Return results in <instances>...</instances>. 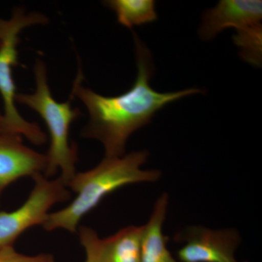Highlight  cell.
Masks as SVG:
<instances>
[{"label":"cell","mask_w":262,"mask_h":262,"mask_svg":"<svg viewBox=\"0 0 262 262\" xmlns=\"http://www.w3.org/2000/svg\"><path fill=\"white\" fill-rule=\"evenodd\" d=\"M36 88L31 94H17L16 101L35 111L46 122L51 144L47 155L46 177H53L60 170L59 178L68 184L75 177L77 161V147L70 141L72 122L80 116L78 108H74L70 101L58 102L52 96L48 85L47 70L44 62L37 59L34 68Z\"/></svg>","instance_id":"cell-3"},{"label":"cell","mask_w":262,"mask_h":262,"mask_svg":"<svg viewBox=\"0 0 262 262\" xmlns=\"http://www.w3.org/2000/svg\"><path fill=\"white\" fill-rule=\"evenodd\" d=\"M148 155L147 151L141 150L120 158L105 157L95 168L76 173L67 184L76 193L75 198L63 209L49 213L43 228L48 232L63 229L75 233L82 218L108 194L130 184L158 180L160 170L141 169Z\"/></svg>","instance_id":"cell-2"},{"label":"cell","mask_w":262,"mask_h":262,"mask_svg":"<svg viewBox=\"0 0 262 262\" xmlns=\"http://www.w3.org/2000/svg\"><path fill=\"white\" fill-rule=\"evenodd\" d=\"M168 205V194L164 193L155 203L149 222L143 226L141 262H178L168 251V237L163 232Z\"/></svg>","instance_id":"cell-9"},{"label":"cell","mask_w":262,"mask_h":262,"mask_svg":"<svg viewBox=\"0 0 262 262\" xmlns=\"http://www.w3.org/2000/svg\"><path fill=\"white\" fill-rule=\"evenodd\" d=\"M0 262H56L53 255L40 253L27 256L17 252L13 246L0 249Z\"/></svg>","instance_id":"cell-13"},{"label":"cell","mask_w":262,"mask_h":262,"mask_svg":"<svg viewBox=\"0 0 262 262\" xmlns=\"http://www.w3.org/2000/svg\"><path fill=\"white\" fill-rule=\"evenodd\" d=\"M143 226H128L113 235L100 239L98 262H141Z\"/></svg>","instance_id":"cell-10"},{"label":"cell","mask_w":262,"mask_h":262,"mask_svg":"<svg viewBox=\"0 0 262 262\" xmlns=\"http://www.w3.org/2000/svg\"><path fill=\"white\" fill-rule=\"evenodd\" d=\"M262 2L258 0H221L203 15L199 34L204 40L214 38L224 29L237 31L234 42L261 36Z\"/></svg>","instance_id":"cell-6"},{"label":"cell","mask_w":262,"mask_h":262,"mask_svg":"<svg viewBox=\"0 0 262 262\" xmlns=\"http://www.w3.org/2000/svg\"><path fill=\"white\" fill-rule=\"evenodd\" d=\"M79 237L80 244L86 253L85 262H98L97 250L100 238L97 232L89 227H80Z\"/></svg>","instance_id":"cell-12"},{"label":"cell","mask_w":262,"mask_h":262,"mask_svg":"<svg viewBox=\"0 0 262 262\" xmlns=\"http://www.w3.org/2000/svg\"><path fill=\"white\" fill-rule=\"evenodd\" d=\"M46 166V155L24 145L21 136L0 134V196L15 181L44 173Z\"/></svg>","instance_id":"cell-8"},{"label":"cell","mask_w":262,"mask_h":262,"mask_svg":"<svg viewBox=\"0 0 262 262\" xmlns=\"http://www.w3.org/2000/svg\"><path fill=\"white\" fill-rule=\"evenodd\" d=\"M32 179L34 188L27 201L14 211H0V249L13 246L27 229L43 225L52 207L70 199L68 187L61 179H47L42 174Z\"/></svg>","instance_id":"cell-5"},{"label":"cell","mask_w":262,"mask_h":262,"mask_svg":"<svg viewBox=\"0 0 262 262\" xmlns=\"http://www.w3.org/2000/svg\"><path fill=\"white\" fill-rule=\"evenodd\" d=\"M47 22L44 15L27 13L20 8H15L9 19L0 18V95L4 105L3 116L12 132L24 136L36 145L44 144L47 136L37 124L26 120L17 110L13 68L18 65L19 34L27 27Z\"/></svg>","instance_id":"cell-4"},{"label":"cell","mask_w":262,"mask_h":262,"mask_svg":"<svg viewBox=\"0 0 262 262\" xmlns=\"http://www.w3.org/2000/svg\"><path fill=\"white\" fill-rule=\"evenodd\" d=\"M184 246L178 252L180 262H237L234 252L241 241L234 229L188 227L175 236Z\"/></svg>","instance_id":"cell-7"},{"label":"cell","mask_w":262,"mask_h":262,"mask_svg":"<svg viewBox=\"0 0 262 262\" xmlns=\"http://www.w3.org/2000/svg\"><path fill=\"white\" fill-rule=\"evenodd\" d=\"M104 5L116 13L119 23L127 28L151 23L158 18L153 0H108Z\"/></svg>","instance_id":"cell-11"},{"label":"cell","mask_w":262,"mask_h":262,"mask_svg":"<svg viewBox=\"0 0 262 262\" xmlns=\"http://www.w3.org/2000/svg\"><path fill=\"white\" fill-rule=\"evenodd\" d=\"M3 133H12V134H14V133L12 132V130H10L3 114L0 113V134H3Z\"/></svg>","instance_id":"cell-14"},{"label":"cell","mask_w":262,"mask_h":262,"mask_svg":"<svg viewBox=\"0 0 262 262\" xmlns=\"http://www.w3.org/2000/svg\"><path fill=\"white\" fill-rule=\"evenodd\" d=\"M138 73L132 87L124 94L105 96L82 85L79 69L72 88V96L83 103L89 115V123L82 131L86 139L103 144L106 158L125 155L127 139L134 132L147 125L164 106L183 97L199 94L201 90L189 89L160 93L151 87L154 65L150 51L134 33Z\"/></svg>","instance_id":"cell-1"}]
</instances>
